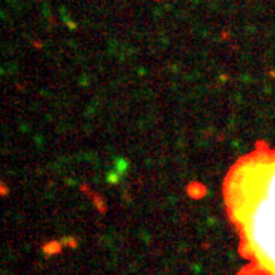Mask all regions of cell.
<instances>
[{
    "mask_svg": "<svg viewBox=\"0 0 275 275\" xmlns=\"http://www.w3.org/2000/svg\"><path fill=\"white\" fill-rule=\"evenodd\" d=\"M226 207L243 249L263 275H275V150L237 162L225 183Z\"/></svg>",
    "mask_w": 275,
    "mask_h": 275,
    "instance_id": "cell-1",
    "label": "cell"
}]
</instances>
